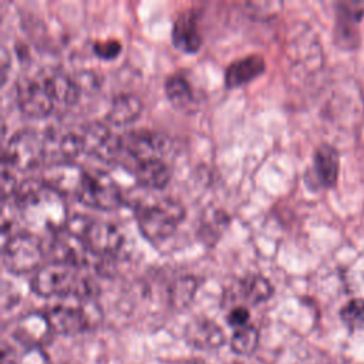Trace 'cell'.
<instances>
[{
    "mask_svg": "<svg viewBox=\"0 0 364 364\" xmlns=\"http://www.w3.org/2000/svg\"><path fill=\"white\" fill-rule=\"evenodd\" d=\"M11 199L23 222L36 230L54 235L64 229L70 219L65 196L43 181H23Z\"/></svg>",
    "mask_w": 364,
    "mask_h": 364,
    "instance_id": "obj_1",
    "label": "cell"
},
{
    "mask_svg": "<svg viewBox=\"0 0 364 364\" xmlns=\"http://www.w3.org/2000/svg\"><path fill=\"white\" fill-rule=\"evenodd\" d=\"M185 213L183 205L173 198H161L148 205H138V229L146 240L162 242L175 233Z\"/></svg>",
    "mask_w": 364,
    "mask_h": 364,
    "instance_id": "obj_2",
    "label": "cell"
},
{
    "mask_svg": "<svg viewBox=\"0 0 364 364\" xmlns=\"http://www.w3.org/2000/svg\"><path fill=\"white\" fill-rule=\"evenodd\" d=\"M65 228L80 236L88 252L97 256H111L117 253L124 243L121 230L107 220L91 219L85 215H74L68 219Z\"/></svg>",
    "mask_w": 364,
    "mask_h": 364,
    "instance_id": "obj_3",
    "label": "cell"
},
{
    "mask_svg": "<svg viewBox=\"0 0 364 364\" xmlns=\"http://www.w3.org/2000/svg\"><path fill=\"white\" fill-rule=\"evenodd\" d=\"M78 270L80 267L63 262L51 260L43 263L34 272L30 287L40 297H75L82 280Z\"/></svg>",
    "mask_w": 364,
    "mask_h": 364,
    "instance_id": "obj_4",
    "label": "cell"
},
{
    "mask_svg": "<svg viewBox=\"0 0 364 364\" xmlns=\"http://www.w3.org/2000/svg\"><path fill=\"white\" fill-rule=\"evenodd\" d=\"M121 152L117 165L127 168L129 172L136 166V164L154 158H162L171 149V139L168 135L146 131V129H132L119 135Z\"/></svg>",
    "mask_w": 364,
    "mask_h": 364,
    "instance_id": "obj_5",
    "label": "cell"
},
{
    "mask_svg": "<svg viewBox=\"0 0 364 364\" xmlns=\"http://www.w3.org/2000/svg\"><path fill=\"white\" fill-rule=\"evenodd\" d=\"M44 314L53 333L61 336L82 333L101 321V310L95 303L87 300H77V304H54Z\"/></svg>",
    "mask_w": 364,
    "mask_h": 364,
    "instance_id": "obj_6",
    "label": "cell"
},
{
    "mask_svg": "<svg viewBox=\"0 0 364 364\" xmlns=\"http://www.w3.org/2000/svg\"><path fill=\"white\" fill-rule=\"evenodd\" d=\"M44 255L43 243L34 233L18 232L4 240L1 259L9 272L23 274L36 272L43 264Z\"/></svg>",
    "mask_w": 364,
    "mask_h": 364,
    "instance_id": "obj_7",
    "label": "cell"
},
{
    "mask_svg": "<svg viewBox=\"0 0 364 364\" xmlns=\"http://www.w3.org/2000/svg\"><path fill=\"white\" fill-rule=\"evenodd\" d=\"M46 162V138L34 129L17 131L3 149V165L16 171H30Z\"/></svg>",
    "mask_w": 364,
    "mask_h": 364,
    "instance_id": "obj_8",
    "label": "cell"
},
{
    "mask_svg": "<svg viewBox=\"0 0 364 364\" xmlns=\"http://www.w3.org/2000/svg\"><path fill=\"white\" fill-rule=\"evenodd\" d=\"M75 198L82 205L101 210H112L124 202L119 186L104 171H85Z\"/></svg>",
    "mask_w": 364,
    "mask_h": 364,
    "instance_id": "obj_9",
    "label": "cell"
},
{
    "mask_svg": "<svg viewBox=\"0 0 364 364\" xmlns=\"http://www.w3.org/2000/svg\"><path fill=\"white\" fill-rule=\"evenodd\" d=\"M16 101L20 111L30 117H46L55 111L43 77H23L16 85Z\"/></svg>",
    "mask_w": 364,
    "mask_h": 364,
    "instance_id": "obj_10",
    "label": "cell"
},
{
    "mask_svg": "<svg viewBox=\"0 0 364 364\" xmlns=\"http://www.w3.org/2000/svg\"><path fill=\"white\" fill-rule=\"evenodd\" d=\"M78 132L82 139L85 154L94 155L105 162H118L121 152L119 135L112 134L107 125L94 121L84 124Z\"/></svg>",
    "mask_w": 364,
    "mask_h": 364,
    "instance_id": "obj_11",
    "label": "cell"
},
{
    "mask_svg": "<svg viewBox=\"0 0 364 364\" xmlns=\"http://www.w3.org/2000/svg\"><path fill=\"white\" fill-rule=\"evenodd\" d=\"M84 173L85 171H82L74 162H55L46 165L41 181L60 192L63 196H77Z\"/></svg>",
    "mask_w": 364,
    "mask_h": 364,
    "instance_id": "obj_12",
    "label": "cell"
},
{
    "mask_svg": "<svg viewBox=\"0 0 364 364\" xmlns=\"http://www.w3.org/2000/svg\"><path fill=\"white\" fill-rule=\"evenodd\" d=\"M186 343L198 350H216L226 341L222 327L208 317H198L188 323L185 327Z\"/></svg>",
    "mask_w": 364,
    "mask_h": 364,
    "instance_id": "obj_13",
    "label": "cell"
},
{
    "mask_svg": "<svg viewBox=\"0 0 364 364\" xmlns=\"http://www.w3.org/2000/svg\"><path fill=\"white\" fill-rule=\"evenodd\" d=\"M53 330L44 313L31 311L18 318L14 326L13 336L27 348L43 347L51 337Z\"/></svg>",
    "mask_w": 364,
    "mask_h": 364,
    "instance_id": "obj_14",
    "label": "cell"
},
{
    "mask_svg": "<svg viewBox=\"0 0 364 364\" xmlns=\"http://www.w3.org/2000/svg\"><path fill=\"white\" fill-rule=\"evenodd\" d=\"M50 252L53 255V260L68 263L77 267L85 264L87 255L90 253L84 240L70 232L67 228L53 235Z\"/></svg>",
    "mask_w": 364,
    "mask_h": 364,
    "instance_id": "obj_15",
    "label": "cell"
},
{
    "mask_svg": "<svg viewBox=\"0 0 364 364\" xmlns=\"http://www.w3.org/2000/svg\"><path fill=\"white\" fill-rule=\"evenodd\" d=\"M199 10L189 9L178 14L172 27V43L176 48L185 53H196L202 46L199 31Z\"/></svg>",
    "mask_w": 364,
    "mask_h": 364,
    "instance_id": "obj_16",
    "label": "cell"
},
{
    "mask_svg": "<svg viewBox=\"0 0 364 364\" xmlns=\"http://www.w3.org/2000/svg\"><path fill=\"white\" fill-rule=\"evenodd\" d=\"M266 68L263 55L249 54L230 61L225 68V85L235 88L259 77Z\"/></svg>",
    "mask_w": 364,
    "mask_h": 364,
    "instance_id": "obj_17",
    "label": "cell"
},
{
    "mask_svg": "<svg viewBox=\"0 0 364 364\" xmlns=\"http://www.w3.org/2000/svg\"><path fill=\"white\" fill-rule=\"evenodd\" d=\"M44 81L55 111L65 109L77 102L80 97V87L63 71H51L46 74Z\"/></svg>",
    "mask_w": 364,
    "mask_h": 364,
    "instance_id": "obj_18",
    "label": "cell"
},
{
    "mask_svg": "<svg viewBox=\"0 0 364 364\" xmlns=\"http://www.w3.org/2000/svg\"><path fill=\"white\" fill-rule=\"evenodd\" d=\"M138 185L145 189H162L171 179V171L162 158H154L136 164L131 172Z\"/></svg>",
    "mask_w": 364,
    "mask_h": 364,
    "instance_id": "obj_19",
    "label": "cell"
},
{
    "mask_svg": "<svg viewBox=\"0 0 364 364\" xmlns=\"http://www.w3.org/2000/svg\"><path fill=\"white\" fill-rule=\"evenodd\" d=\"M142 109L141 100L131 92H119L112 97L107 109V119L114 125H127L135 121Z\"/></svg>",
    "mask_w": 364,
    "mask_h": 364,
    "instance_id": "obj_20",
    "label": "cell"
},
{
    "mask_svg": "<svg viewBox=\"0 0 364 364\" xmlns=\"http://www.w3.org/2000/svg\"><path fill=\"white\" fill-rule=\"evenodd\" d=\"M314 171L320 183L331 188L338 176V154L331 145H320L314 152Z\"/></svg>",
    "mask_w": 364,
    "mask_h": 364,
    "instance_id": "obj_21",
    "label": "cell"
},
{
    "mask_svg": "<svg viewBox=\"0 0 364 364\" xmlns=\"http://www.w3.org/2000/svg\"><path fill=\"white\" fill-rule=\"evenodd\" d=\"M198 280L191 274L176 277L168 289V303L175 311L186 310L198 291Z\"/></svg>",
    "mask_w": 364,
    "mask_h": 364,
    "instance_id": "obj_22",
    "label": "cell"
},
{
    "mask_svg": "<svg viewBox=\"0 0 364 364\" xmlns=\"http://www.w3.org/2000/svg\"><path fill=\"white\" fill-rule=\"evenodd\" d=\"M239 293L250 304H259L269 300L273 294V286L267 277L259 273L246 274L239 282Z\"/></svg>",
    "mask_w": 364,
    "mask_h": 364,
    "instance_id": "obj_23",
    "label": "cell"
},
{
    "mask_svg": "<svg viewBox=\"0 0 364 364\" xmlns=\"http://www.w3.org/2000/svg\"><path fill=\"white\" fill-rule=\"evenodd\" d=\"M228 223H229V216L222 209L210 208L206 212H203V215L200 216L199 230H198L199 237L205 243L213 245L215 242H218L223 230L228 228Z\"/></svg>",
    "mask_w": 364,
    "mask_h": 364,
    "instance_id": "obj_24",
    "label": "cell"
},
{
    "mask_svg": "<svg viewBox=\"0 0 364 364\" xmlns=\"http://www.w3.org/2000/svg\"><path fill=\"white\" fill-rule=\"evenodd\" d=\"M165 94L172 105L183 108L193 101V90L189 81L181 74H172L165 81Z\"/></svg>",
    "mask_w": 364,
    "mask_h": 364,
    "instance_id": "obj_25",
    "label": "cell"
},
{
    "mask_svg": "<svg viewBox=\"0 0 364 364\" xmlns=\"http://www.w3.org/2000/svg\"><path fill=\"white\" fill-rule=\"evenodd\" d=\"M259 331L255 326L246 324L243 327L235 328L230 340H229V346L230 350L237 354V355H250L256 351L257 346H259Z\"/></svg>",
    "mask_w": 364,
    "mask_h": 364,
    "instance_id": "obj_26",
    "label": "cell"
},
{
    "mask_svg": "<svg viewBox=\"0 0 364 364\" xmlns=\"http://www.w3.org/2000/svg\"><path fill=\"white\" fill-rule=\"evenodd\" d=\"M344 9L338 10V17H337V28H336V36L338 43L341 44H353V37L355 38V34L353 33V26L357 24V21H360L361 16H363V10L361 9H351L353 3L350 4H343Z\"/></svg>",
    "mask_w": 364,
    "mask_h": 364,
    "instance_id": "obj_27",
    "label": "cell"
},
{
    "mask_svg": "<svg viewBox=\"0 0 364 364\" xmlns=\"http://www.w3.org/2000/svg\"><path fill=\"white\" fill-rule=\"evenodd\" d=\"M340 317L343 323L350 328H355L364 324V299H353L344 304L340 310Z\"/></svg>",
    "mask_w": 364,
    "mask_h": 364,
    "instance_id": "obj_28",
    "label": "cell"
},
{
    "mask_svg": "<svg viewBox=\"0 0 364 364\" xmlns=\"http://www.w3.org/2000/svg\"><path fill=\"white\" fill-rule=\"evenodd\" d=\"M121 43L117 38H107V40H97L92 43V51L102 60L115 58L121 53Z\"/></svg>",
    "mask_w": 364,
    "mask_h": 364,
    "instance_id": "obj_29",
    "label": "cell"
},
{
    "mask_svg": "<svg viewBox=\"0 0 364 364\" xmlns=\"http://www.w3.org/2000/svg\"><path fill=\"white\" fill-rule=\"evenodd\" d=\"M17 364H51V360L43 347L26 348Z\"/></svg>",
    "mask_w": 364,
    "mask_h": 364,
    "instance_id": "obj_30",
    "label": "cell"
},
{
    "mask_svg": "<svg viewBox=\"0 0 364 364\" xmlns=\"http://www.w3.org/2000/svg\"><path fill=\"white\" fill-rule=\"evenodd\" d=\"M249 318H250V311L245 306H236V307L230 309L226 316V321L229 323V326H232L235 328L249 324Z\"/></svg>",
    "mask_w": 364,
    "mask_h": 364,
    "instance_id": "obj_31",
    "label": "cell"
},
{
    "mask_svg": "<svg viewBox=\"0 0 364 364\" xmlns=\"http://www.w3.org/2000/svg\"><path fill=\"white\" fill-rule=\"evenodd\" d=\"M18 358L14 357V353L9 348L7 344H3L1 347V364H17Z\"/></svg>",
    "mask_w": 364,
    "mask_h": 364,
    "instance_id": "obj_32",
    "label": "cell"
},
{
    "mask_svg": "<svg viewBox=\"0 0 364 364\" xmlns=\"http://www.w3.org/2000/svg\"><path fill=\"white\" fill-rule=\"evenodd\" d=\"M169 364H196L195 361H176V363H169Z\"/></svg>",
    "mask_w": 364,
    "mask_h": 364,
    "instance_id": "obj_33",
    "label": "cell"
}]
</instances>
